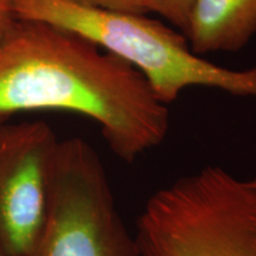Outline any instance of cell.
<instances>
[{
	"label": "cell",
	"instance_id": "cell-10",
	"mask_svg": "<svg viewBox=\"0 0 256 256\" xmlns=\"http://www.w3.org/2000/svg\"><path fill=\"white\" fill-rule=\"evenodd\" d=\"M0 256H12L8 250H6V248L2 244V243H0Z\"/></svg>",
	"mask_w": 256,
	"mask_h": 256
},
{
	"label": "cell",
	"instance_id": "cell-5",
	"mask_svg": "<svg viewBox=\"0 0 256 256\" xmlns=\"http://www.w3.org/2000/svg\"><path fill=\"white\" fill-rule=\"evenodd\" d=\"M58 138L44 121L0 124V243L28 256L49 210Z\"/></svg>",
	"mask_w": 256,
	"mask_h": 256
},
{
	"label": "cell",
	"instance_id": "cell-7",
	"mask_svg": "<svg viewBox=\"0 0 256 256\" xmlns=\"http://www.w3.org/2000/svg\"><path fill=\"white\" fill-rule=\"evenodd\" d=\"M197 0H148L150 11L156 12L188 36L192 11Z\"/></svg>",
	"mask_w": 256,
	"mask_h": 256
},
{
	"label": "cell",
	"instance_id": "cell-4",
	"mask_svg": "<svg viewBox=\"0 0 256 256\" xmlns=\"http://www.w3.org/2000/svg\"><path fill=\"white\" fill-rule=\"evenodd\" d=\"M28 256H139L100 156L81 138L60 140L46 220Z\"/></svg>",
	"mask_w": 256,
	"mask_h": 256
},
{
	"label": "cell",
	"instance_id": "cell-6",
	"mask_svg": "<svg viewBox=\"0 0 256 256\" xmlns=\"http://www.w3.org/2000/svg\"><path fill=\"white\" fill-rule=\"evenodd\" d=\"M256 34V0H197L186 40L198 56L242 50Z\"/></svg>",
	"mask_w": 256,
	"mask_h": 256
},
{
	"label": "cell",
	"instance_id": "cell-1",
	"mask_svg": "<svg viewBox=\"0 0 256 256\" xmlns=\"http://www.w3.org/2000/svg\"><path fill=\"white\" fill-rule=\"evenodd\" d=\"M44 110L94 120L128 164L164 142L170 128L168 106L132 64L70 31L14 18L0 40V124Z\"/></svg>",
	"mask_w": 256,
	"mask_h": 256
},
{
	"label": "cell",
	"instance_id": "cell-9",
	"mask_svg": "<svg viewBox=\"0 0 256 256\" xmlns=\"http://www.w3.org/2000/svg\"><path fill=\"white\" fill-rule=\"evenodd\" d=\"M12 2L14 0H0V40L4 36L12 22L14 20Z\"/></svg>",
	"mask_w": 256,
	"mask_h": 256
},
{
	"label": "cell",
	"instance_id": "cell-2",
	"mask_svg": "<svg viewBox=\"0 0 256 256\" xmlns=\"http://www.w3.org/2000/svg\"><path fill=\"white\" fill-rule=\"evenodd\" d=\"M14 18L42 22L78 34L132 64L168 106L190 87L218 89L256 98V66L232 70L191 50L182 32L145 14L82 6L70 0H14Z\"/></svg>",
	"mask_w": 256,
	"mask_h": 256
},
{
	"label": "cell",
	"instance_id": "cell-8",
	"mask_svg": "<svg viewBox=\"0 0 256 256\" xmlns=\"http://www.w3.org/2000/svg\"><path fill=\"white\" fill-rule=\"evenodd\" d=\"M87 8L121 14H146L150 11L148 0H70Z\"/></svg>",
	"mask_w": 256,
	"mask_h": 256
},
{
	"label": "cell",
	"instance_id": "cell-3",
	"mask_svg": "<svg viewBox=\"0 0 256 256\" xmlns=\"http://www.w3.org/2000/svg\"><path fill=\"white\" fill-rule=\"evenodd\" d=\"M134 235L139 256H256V177L184 176L148 198Z\"/></svg>",
	"mask_w": 256,
	"mask_h": 256
}]
</instances>
